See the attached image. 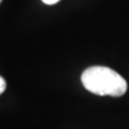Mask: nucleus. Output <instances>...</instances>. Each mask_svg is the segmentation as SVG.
Instances as JSON below:
<instances>
[{
	"instance_id": "1",
	"label": "nucleus",
	"mask_w": 129,
	"mask_h": 129,
	"mask_svg": "<svg viewBox=\"0 0 129 129\" xmlns=\"http://www.w3.org/2000/svg\"><path fill=\"white\" fill-rule=\"evenodd\" d=\"M81 81L87 91L98 96L121 97L127 91V81L114 69L104 66H93L85 69Z\"/></svg>"
},
{
	"instance_id": "2",
	"label": "nucleus",
	"mask_w": 129,
	"mask_h": 129,
	"mask_svg": "<svg viewBox=\"0 0 129 129\" xmlns=\"http://www.w3.org/2000/svg\"><path fill=\"white\" fill-rule=\"evenodd\" d=\"M5 90H6V81L3 77H0V94L4 92Z\"/></svg>"
},
{
	"instance_id": "3",
	"label": "nucleus",
	"mask_w": 129,
	"mask_h": 129,
	"mask_svg": "<svg viewBox=\"0 0 129 129\" xmlns=\"http://www.w3.org/2000/svg\"><path fill=\"white\" fill-rule=\"evenodd\" d=\"M42 1L47 5H54V4H56V3H59L60 0H42Z\"/></svg>"
},
{
	"instance_id": "4",
	"label": "nucleus",
	"mask_w": 129,
	"mask_h": 129,
	"mask_svg": "<svg viewBox=\"0 0 129 129\" xmlns=\"http://www.w3.org/2000/svg\"><path fill=\"white\" fill-rule=\"evenodd\" d=\"M0 3H1V0H0Z\"/></svg>"
}]
</instances>
